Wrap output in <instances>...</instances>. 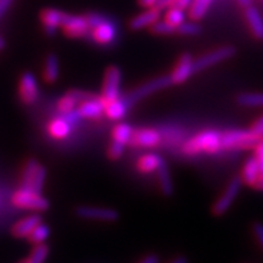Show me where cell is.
<instances>
[{
	"instance_id": "cell-29",
	"label": "cell",
	"mask_w": 263,
	"mask_h": 263,
	"mask_svg": "<svg viewBox=\"0 0 263 263\" xmlns=\"http://www.w3.org/2000/svg\"><path fill=\"white\" fill-rule=\"evenodd\" d=\"M46 178H47L46 167L42 166V164H39L37 170L35 171L32 179H31L30 186L27 187V189H30V190L35 191V193L42 194V190H43L44 183H46Z\"/></svg>"
},
{
	"instance_id": "cell-10",
	"label": "cell",
	"mask_w": 263,
	"mask_h": 263,
	"mask_svg": "<svg viewBox=\"0 0 263 263\" xmlns=\"http://www.w3.org/2000/svg\"><path fill=\"white\" fill-rule=\"evenodd\" d=\"M17 92H19L20 100L26 106L36 103L37 98H39V86H37L36 77L32 72L26 71V72L22 73V77L19 79Z\"/></svg>"
},
{
	"instance_id": "cell-36",
	"label": "cell",
	"mask_w": 263,
	"mask_h": 263,
	"mask_svg": "<svg viewBox=\"0 0 263 263\" xmlns=\"http://www.w3.org/2000/svg\"><path fill=\"white\" fill-rule=\"evenodd\" d=\"M124 150H126V146L122 143H118V142H114L108 147V151H107V155L111 160H119L120 158L124 155Z\"/></svg>"
},
{
	"instance_id": "cell-38",
	"label": "cell",
	"mask_w": 263,
	"mask_h": 263,
	"mask_svg": "<svg viewBox=\"0 0 263 263\" xmlns=\"http://www.w3.org/2000/svg\"><path fill=\"white\" fill-rule=\"evenodd\" d=\"M254 151H255V155H254V157L257 158L258 163H259L260 167V173H262L263 175V139L260 140L257 146L254 147Z\"/></svg>"
},
{
	"instance_id": "cell-2",
	"label": "cell",
	"mask_w": 263,
	"mask_h": 263,
	"mask_svg": "<svg viewBox=\"0 0 263 263\" xmlns=\"http://www.w3.org/2000/svg\"><path fill=\"white\" fill-rule=\"evenodd\" d=\"M220 135L222 134L214 130H207L198 134L193 139L186 142L183 146V153L187 155L197 154H215L220 151Z\"/></svg>"
},
{
	"instance_id": "cell-24",
	"label": "cell",
	"mask_w": 263,
	"mask_h": 263,
	"mask_svg": "<svg viewBox=\"0 0 263 263\" xmlns=\"http://www.w3.org/2000/svg\"><path fill=\"white\" fill-rule=\"evenodd\" d=\"M237 103L246 108H262L263 92H242L237 97Z\"/></svg>"
},
{
	"instance_id": "cell-27",
	"label": "cell",
	"mask_w": 263,
	"mask_h": 263,
	"mask_svg": "<svg viewBox=\"0 0 263 263\" xmlns=\"http://www.w3.org/2000/svg\"><path fill=\"white\" fill-rule=\"evenodd\" d=\"M134 128L127 123H119L115 126L112 131V140L114 142H118V143H122L124 146L131 142V137H133Z\"/></svg>"
},
{
	"instance_id": "cell-40",
	"label": "cell",
	"mask_w": 263,
	"mask_h": 263,
	"mask_svg": "<svg viewBox=\"0 0 263 263\" xmlns=\"http://www.w3.org/2000/svg\"><path fill=\"white\" fill-rule=\"evenodd\" d=\"M250 130L253 131V133L257 134V135H259V137H262L263 135V117H260L259 119H258L257 122H255V123L251 126Z\"/></svg>"
},
{
	"instance_id": "cell-14",
	"label": "cell",
	"mask_w": 263,
	"mask_h": 263,
	"mask_svg": "<svg viewBox=\"0 0 263 263\" xmlns=\"http://www.w3.org/2000/svg\"><path fill=\"white\" fill-rule=\"evenodd\" d=\"M160 12L158 8L153 7V8H146V11L137 16H134L128 23L131 31H142L146 28H150L154 23H157L160 17Z\"/></svg>"
},
{
	"instance_id": "cell-9",
	"label": "cell",
	"mask_w": 263,
	"mask_h": 263,
	"mask_svg": "<svg viewBox=\"0 0 263 263\" xmlns=\"http://www.w3.org/2000/svg\"><path fill=\"white\" fill-rule=\"evenodd\" d=\"M75 215L82 219L98 220V222H117L119 219V213L108 207L79 206L75 209Z\"/></svg>"
},
{
	"instance_id": "cell-30",
	"label": "cell",
	"mask_w": 263,
	"mask_h": 263,
	"mask_svg": "<svg viewBox=\"0 0 263 263\" xmlns=\"http://www.w3.org/2000/svg\"><path fill=\"white\" fill-rule=\"evenodd\" d=\"M39 164H40L39 162H37L36 159H33V158L32 159L27 160L26 166H24L23 168V174H22V179H20V187L27 189V187L30 186L31 179H32L35 171L37 170Z\"/></svg>"
},
{
	"instance_id": "cell-28",
	"label": "cell",
	"mask_w": 263,
	"mask_h": 263,
	"mask_svg": "<svg viewBox=\"0 0 263 263\" xmlns=\"http://www.w3.org/2000/svg\"><path fill=\"white\" fill-rule=\"evenodd\" d=\"M50 234H51V229L47 226L46 223H39L32 231L31 234L28 235V239L32 245H42V243H46V240L50 238Z\"/></svg>"
},
{
	"instance_id": "cell-26",
	"label": "cell",
	"mask_w": 263,
	"mask_h": 263,
	"mask_svg": "<svg viewBox=\"0 0 263 263\" xmlns=\"http://www.w3.org/2000/svg\"><path fill=\"white\" fill-rule=\"evenodd\" d=\"M213 0H193L190 8H189V15H190L191 20L194 22H199L206 16L207 11L210 8Z\"/></svg>"
},
{
	"instance_id": "cell-18",
	"label": "cell",
	"mask_w": 263,
	"mask_h": 263,
	"mask_svg": "<svg viewBox=\"0 0 263 263\" xmlns=\"http://www.w3.org/2000/svg\"><path fill=\"white\" fill-rule=\"evenodd\" d=\"M158 174V182H159L160 193L163 194L164 197H173L174 191H175V186H174V180L171 177L170 167L167 164L166 160H162L158 167V170L155 171Z\"/></svg>"
},
{
	"instance_id": "cell-44",
	"label": "cell",
	"mask_w": 263,
	"mask_h": 263,
	"mask_svg": "<svg viewBox=\"0 0 263 263\" xmlns=\"http://www.w3.org/2000/svg\"><path fill=\"white\" fill-rule=\"evenodd\" d=\"M138 2H139V6L143 8H153L157 4V0H138Z\"/></svg>"
},
{
	"instance_id": "cell-34",
	"label": "cell",
	"mask_w": 263,
	"mask_h": 263,
	"mask_svg": "<svg viewBox=\"0 0 263 263\" xmlns=\"http://www.w3.org/2000/svg\"><path fill=\"white\" fill-rule=\"evenodd\" d=\"M184 19H186V13L183 10L177 8V7H170L166 10V22H168L171 26H180L184 22Z\"/></svg>"
},
{
	"instance_id": "cell-16",
	"label": "cell",
	"mask_w": 263,
	"mask_h": 263,
	"mask_svg": "<svg viewBox=\"0 0 263 263\" xmlns=\"http://www.w3.org/2000/svg\"><path fill=\"white\" fill-rule=\"evenodd\" d=\"M80 118L84 119H99L104 114V102L102 98L86 100L77 107Z\"/></svg>"
},
{
	"instance_id": "cell-47",
	"label": "cell",
	"mask_w": 263,
	"mask_h": 263,
	"mask_svg": "<svg viewBox=\"0 0 263 263\" xmlns=\"http://www.w3.org/2000/svg\"><path fill=\"white\" fill-rule=\"evenodd\" d=\"M255 190H259V191H263V175L259 178V180L257 182V184H255V187H254Z\"/></svg>"
},
{
	"instance_id": "cell-13",
	"label": "cell",
	"mask_w": 263,
	"mask_h": 263,
	"mask_svg": "<svg viewBox=\"0 0 263 263\" xmlns=\"http://www.w3.org/2000/svg\"><path fill=\"white\" fill-rule=\"evenodd\" d=\"M194 73H195L194 59L190 53L186 52L179 58V60L177 62V66L173 70V72L170 73V77L171 80H173V84H183L193 77Z\"/></svg>"
},
{
	"instance_id": "cell-7",
	"label": "cell",
	"mask_w": 263,
	"mask_h": 263,
	"mask_svg": "<svg viewBox=\"0 0 263 263\" xmlns=\"http://www.w3.org/2000/svg\"><path fill=\"white\" fill-rule=\"evenodd\" d=\"M235 55H237V48L235 47H219V48H215V50L210 51V52H206L204 55L194 60V70H195V73L200 72V71L207 70V68H210V67L215 66V64L226 62V60L231 59Z\"/></svg>"
},
{
	"instance_id": "cell-6",
	"label": "cell",
	"mask_w": 263,
	"mask_h": 263,
	"mask_svg": "<svg viewBox=\"0 0 263 263\" xmlns=\"http://www.w3.org/2000/svg\"><path fill=\"white\" fill-rule=\"evenodd\" d=\"M171 86H174V84L170 75H162V77H157L154 78V79L147 80V82H144V83H142L140 86H138L135 90H133L128 95H127V103L131 106V104L137 103L139 100L150 97V95L158 92V91L168 88V87Z\"/></svg>"
},
{
	"instance_id": "cell-42",
	"label": "cell",
	"mask_w": 263,
	"mask_h": 263,
	"mask_svg": "<svg viewBox=\"0 0 263 263\" xmlns=\"http://www.w3.org/2000/svg\"><path fill=\"white\" fill-rule=\"evenodd\" d=\"M191 3H193V0H175L171 7H177V8H180V10L186 11L190 8Z\"/></svg>"
},
{
	"instance_id": "cell-46",
	"label": "cell",
	"mask_w": 263,
	"mask_h": 263,
	"mask_svg": "<svg viewBox=\"0 0 263 263\" xmlns=\"http://www.w3.org/2000/svg\"><path fill=\"white\" fill-rule=\"evenodd\" d=\"M170 263H189V259H187V257H184V255H180V257H177Z\"/></svg>"
},
{
	"instance_id": "cell-33",
	"label": "cell",
	"mask_w": 263,
	"mask_h": 263,
	"mask_svg": "<svg viewBox=\"0 0 263 263\" xmlns=\"http://www.w3.org/2000/svg\"><path fill=\"white\" fill-rule=\"evenodd\" d=\"M202 26L198 24L197 22H183L180 26L177 27V33L182 35V36H197L202 32Z\"/></svg>"
},
{
	"instance_id": "cell-37",
	"label": "cell",
	"mask_w": 263,
	"mask_h": 263,
	"mask_svg": "<svg viewBox=\"0 0 263 263\" xmlns=\"http://www.w3.org/2000/svg\"><path fill=\"white\" fill-rule=\"evenodd\" d=\"M251 230H253L254 237H255L258 245H259V247L263 251V223L262 222H254Z\"/></svg>"
},
{
	"instance_id": "cell-39",
	"label": "cell",
	"mask_w": 263,
	"mask_h": 263,
	"mask_svg": "<svg viewBox=\"0 0 263 263\" xmlns=\"http://www.w3.org/2000/svg\"><path fill=\"white\" fill-rule=\"evenodd\" d=\"M13 0H0V20L3 19L7 11L10 10V7L12 6Z\"/></svg>"
},
{
	"instance_id": "cell-41",
	"label": "cell",
	"mask_w": 263,
	"mask_h": 263,
	"mask_svg": "<svg viewBox=\"0 0 263 263\" xmlns=\"http://www.w3.org/2000/svg\"><path fill=\"white\" fill-rule=\"evenodd\" d=\"M175 0H157V4H155V8H158L159 11H166L167 8H170L174 4Z\"/></svg>"
},
{
	"instance_id": "cell-22",
	"label": "cell",
	"mask_w": 263,
	"mask_h": 263,
	"mask_svg": "<svg viewBox=\"0 0 263 263\" xmlns=\"http://www.w3.org/2000/svg\"><path fill=\"white\" fill-rule=\"evenodd\" d=\"M60 73V63L59 58L55 53H48L44 62V71H43V78L44 82L48 84L55 83L59 79Z\"/></svg>"
},
{
	"instance_id": "cell-8",
	"label": "cell",
	"mask_w": 263,
	"mask_h": 263,
	"mask_svg": "<svg viewBox=\"0 0 263 263\" xmlns=\"http://www.w3.org/2000/svg\"><path fill=\"white\" fill-rule=\"evenodd\" d=\"M122 77H123V73H122L119 67L110 66L106 70L103 79V87H102V95H100L104 103L112 102V100L119 98Z\"/></svg>"
},
{
	"instance_id": "cell-32",
	"label": "cell",
	"mask_w": 263,
	"mask_h": 263,
	"mask_svg": "<svg viewBox=\"0 0 263 263\" xmlns=\"http://www.w3.org/2000/svg\"><path fill=\"white\" fill-rule=\"evenodd\" d=\"M150 30L154 35H159V36H170V35L177 33V27L171 26L166 20H163V22L158 20L157 23H154L150 27Z\"/></svg>"
},
{
	"instance_id": "cell-3",
	"label": "cell",
	"mask_w": 263,
	"mask_h": 263,
	"mask_svg": "<svg viewBox=\"0 0 263 263\" xmlns=\"http://www.w3.org/2000/svg\"><path fill=\"white\" fill-rule=\"evenodd\" d=\"M90 31L92 33V39L99 44H110L117 37V28L111 20L102 16L99 13L91 12L86 15Z\"/></svg>"
},
{
	"instance_id": "cell-23",
	"label": "cell",
	"mask_w": 263,
	"mask_h": 263,
	"mask_svg": "<svg viewBox=\"0 0 263 263\" xmlns=\"http://www.w3.org/2000/svg\"><path fill=\"white\" fill-rule=\"evenodd\" d=\"M48 133L55 139H64L70 135L71 123L64 118H58L48 124Z\"/></svg>"
},
{
	"instance_id": "cell-5",
	"label": "cell",
	"mask_w": 263,
	"mask_h": 263,
	"mask_svg": "<svg viewBox=\"0 0 263 263\" xmlns=\"http://www.w3.org/2000/svg\"><path fill=\"white\" fill-rule=\"evenodd\" d=\"M243 180L240 177H235L229 182L226 189L223 190L222 195L214 202L211 207V213L214 217H223L227 211L233 207L234 202L237 200L238 195L240 194V190L243 187Z\"/></svg>"
},
{
	"instance_id": "cell-48",
	"label": "cell",
	"mask_w": 263,
	"mask_h": 263,
	"mask_svg": "<svg viewBox=\"0 0 263 263\" xmlns=\"http://www.w3.org/2000/svg\"><path fill=\"white\" fill-rule=\"evenodd\" d=\"M6 47H7L6 40H4V37L2 36V35H0V51L6 50Z\"/></svg>"
},
{
	"instance_id": "cell-25",
	"label": "cell",
	"mask_w": 263,
	"mask_h": 263,
	"mask_svg": "<svg viewBox=\"0 0 263 263\" xmlns=\"http://www.w3.org/2000/svg\"><path fill=\"white\" fill-rule=\"evenodd\" d=\"M163 160V158L159 157L158 154H146L143 157L140 158L139 162H138V168H139L142 173L150 174L155 173L159 167L160 162Z\"/></svg>"
},
{
	"instance_id": "cell-12",
	"label": "cell",
	"mask_w": 263,
	"mask_h": 263,
	"mask_svg": "<svg viewBox=\"0 0 263 263\" xmlns=\"http://www.w3.org/2000/svg\"><path fill=\"white\" fill-rule=\"evenodd\" d=\"M64 11L57 10V8H44L40 13V20L43 24V30L48 37H53L58 33L59 28L63 23Z\"/></svg>"
},
{
	"instance_id": "cell-4",
	"label": "cell",
	"mask_w": 263,
	"mask_h": 263,
	"mask_svg": "<svg viewBox=\"0 0 263 263\" xmlns=\"http://www.w3.org/2000/svg\"><path fill=\"white\" fill-rule=\"evenodd\" d=\"M11 200H12L13 206L24 209V210L43 213V211H47L50 209V202L47 198H44L42 194L35 193L30 189H24V187H20L19 190L15 191Z\"/></svg>"
},
{
	"instance_id": "cell-19",
	"label": "cell",
	"mask_w": 263,
	"mask_h": 263,
	"mask_svg": "<svg viewBox=\"0 0 263 263\" xmlns=\"http://www.w3.org/2000/svg\"><path fill=\"white\" fill-rule=\"evenodd\" d=\"M245 17L251 31V35L257 40H263V17L258 8L254 6L245 8Z\"/></svg>"
},
{
	"instance_id": "cell-50",
	"label": "cell",
	"mask_w": 263,
	"mask_h": 263,
	"mask_svg": "<svg viewBox=\"0 0 263 263\" xmlns=\"http://www.w3.org/2000/svg\"><path fill=\"white\" fill-rule=\"evenodd\" d=\"M262 138H263V135H262Z\"/></svg>"
},
{
	"instance_id": "cell-31",
	"label": "cell",
	"mask_w": 263,
	"mask_h": 263,
	"mask_svg": "<svg viewBox=\"0 0 263 263\" xmlns=\"http://www.w3.org/2000/svg\"><path fill=\"white\" fill-rule=\"evenodd\" d=\"M48 254H50V247L47 246L46 243L35 245L32 253L26 260L27 263H44L47 257H48Z\"/></svg>"
},
{
	"instance_id": "cell-11",
	"label": "cell",
	"mask_w": 263,
	"mask_h": 263,
	"mask_svg": "<svg viewBox=\"0 0 263 263\" xmlns=\"http://www.w3.org/2000/svg\"><path fill=\"white\" fill-rule=\"evenodd\" d=\"M62 28L68 37H83L90 32V26H88L86 16L70 15L67 12L64 15Z\"/></svg>"
},
{
	"instance_id": "cell-21",
	"label": "cell",
	"mask_w": 263,
	"mask_h": 263,
	"mask_svg": "<svg viewBox=\"0 0 263 263\" xmlns=\"http://www.w3.org/2000/svg\"><path fill=\"white\" fill-rule=\"evenodd\" d=\"M130 104L127 103L126 98H118V99L104 103V114L111 120H122L127 115Z\"/></svg>"
},
{
	"instance_id": "cell-17",
	"label": "cell",
	"mask_w": 263,
	"mask_h": 263,
	"mask_svg": "<svg viewBox=\"0 0 263 263\" xmlns=\"http://www.w3.org/2000/svg\"><path fill=\"white\" fill-rule=\"evenodd\" d=\"M160 142V135L158 131L150 130V128H142V130H134L130 143L137 144L139 147H151L158 146Z\"/></svg>"
},
{
	"instance_id": "cell-49",
	"label": "cell",
	"mask_w": 263,
	"mask_h": 263,
	"mask_svg": "<svg viewBox=\"0 0 263 263\" xmlns=\"http://www.w3.org/2000/svg\"><path fill=\"white\" fill-rule=\"evenodd\" d=\"M19 263H27V260H26V259H23V260H20Z\"/></svg>"
},
{
	"instance_id": "cell-20",
	"label": "cell",
	"mask_w": 263,
	"mask_h": 263,
	"mask_svg": "<svg viewBox=\"0 0 263 263\" xmlns=\"http://www.w3.org/2000/svg\"><path fill=\"white\" fill-rule=\"evenodd\" d=\"M260 177H262V173H260V167L257 158H249L246 160V163H245L243 168H242V175H240L243 183L250 187H255V184H257Z\"/></svg>"
},
{
	"instance_id": "cell-45",
	"label": "cell",
	"mask_w": 263,
	"mask_h": 263,
	"mask_svg": "<svg viewBox=\"0 0 263 263\" xmlns=\"http://www.w3.org/2000/svg\"><path fill=\"white\" fill-rule=\"evenodd\" d=\"M237 2L242 8H247V7L253 6V0H237Z\"/></svg>"
},
{
	"instance_id": "cell-35",
	"label": "cell",
	"mask_w": 263,
	"mask_h": 263,
	"mask_svg": "<svg viewBox=\"0 0 263 263\" xmlns=\"http://www.w3.org/2000/svg\"><path fill=\"white\" fill-rule=\"evenodd\" d=\"M77 107H78L77 100H75L72 97H71L70 93H68V91H67V92L63 95V97L60 98L59 102H58V108H59V111L62 114L75 110Z\"/></svg>"
},
{
	"instance_id": "cell-43",
	"label": "cell",
	"mask_w": 263,
	"mask_h": 263,
	"mask_svg": "<svg viewBox=\"0 0 263 263\" xmlns=\"http://www.w3.org/2000/svg\"><path fill=\"white\" fill-rule=\"evenodd\" d=\"M139 263H159V257L155 254H150V255L144 257Z\"/></svg>"
},
{
	"instance_id": "cell-15",
	"label": "cell",
	"mask_w": 263,
	"mask_h": 263,
	"mask_svg": "<svg viewBox=\"0 0 263 263\" xmlns=\"http://www.w3.org/2000/svg\"><path fill=\"white\" fill-rule=\"evenodd\" d=\"M43 219H42V215L39 214H32V215H28V217L20 219L19 222L12 226V235L17 239H23V238H28V235L31 234V231L35 229L39 223H42Z\"/></svg>"
},
{
	"instance_id": "cell-1",
	"label": "cell",
	"mask_w": 263,
	"mask_h": 263,
	"mask_svg": "<svg viewBox=\"0 0 263 263\" xmlns=\"http://www.w3.org/2000/svg\"><path fill=\"white\" fill-rule=\"evenodd\" d=\"M263 138L251 130H233L222 133L220 148L222 150H254Z\"/></svg>"
}]
</instances>
